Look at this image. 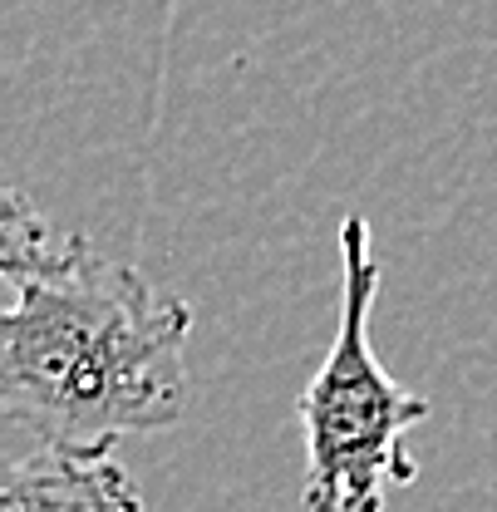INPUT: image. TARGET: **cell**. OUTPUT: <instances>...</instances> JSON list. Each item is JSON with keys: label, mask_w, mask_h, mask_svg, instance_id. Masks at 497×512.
Segmentation results:
<instances>
[{"label": "cell", "mask_w": 497, "mask_h": 512, "mask_svg": "<svg viewBox=\"0 0 497 512\" xmlns=\"http://www.w3.org/2000/svg\"><path fill=\"white\" fill-rule=\"evenodd\" d=\"M374 291L379 261L370 252V222L350 212L340 222L335 335L296 404L306 444V512H384L394 488H409L419 478V463L404 453V434L424 424L434 404L379 365L370 345Z\"/></svg>", "instance_id": "obj_2"}, {"label": "cell", "mask_w": 497, "mask_h": 512, "mask_svg": "<svg viewBox=\"0 0 497 512\" xmlns=\"http://www.w3.org/2000/svg\"><path fill=\"white\" fill-rule=\"evenodd\" d=\"M0 512H143L128 468L109 453L35 444L15 458L0 483Z\"/></svg>", "instance_id": "obj_3"}, {"label": "cell", "mask_w": 497, "mask_h": 512, "mask_svg": "<svg viewBox=\"0 0 497 512\" xmlns=\"http://www.w3.org/2000/svg\"><path fill=\"white\" fill-rule=\"evenodd\" d=\"M69 237H55L50 222L30 207V197L20 188L5 192V217H0V271H5V281L60 266L64 252H69Z\"/></svg>", "instance_id": "obj_4"}, {"label": "cell", "mask_w": 497, "mask_h": 512, "mask_svg": "<svg viewBox=\"0 0 497 512\" xmlns=\"http://www.w3.org/2000/svg\"><path fill=\"white\" fill-rule=\"evenodd\" d=\"M0 320V414L35 444L109 453L128 434L173 429L187 409L192 306L138 266L69 237L60 266L10 281Z\"/></svg>", "instance_id": "obj_1"}]
</instances>
